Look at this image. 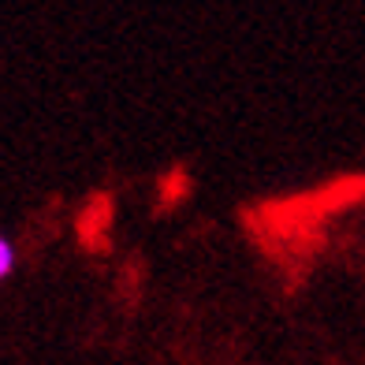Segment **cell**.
Returning a JSON list of instances; mask_svg holds the SVG:
<instances>
[{"label":"cell","instance_id":"6da1fadb","mask_svg":"<svg viewBox=\"0 0 365 365\" xmlns=\"http://www.w3.org/2000/svg\"><path fill=\"white\" fill-rule=\"evenodd\" d=\"M11 264H15V246H11L4 235H0V279L11 272Z\"/></svg>","mask_w":365,"mask_h":365}]
</instances>
